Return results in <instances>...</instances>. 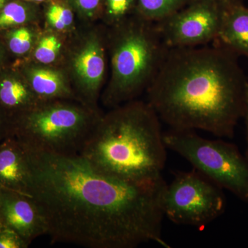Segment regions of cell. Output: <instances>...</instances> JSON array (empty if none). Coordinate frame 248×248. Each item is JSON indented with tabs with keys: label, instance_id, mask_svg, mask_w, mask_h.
<instances>
[{
	"label": "cell",
	"instance_id": "8",
	"mask_svg": "<svg viewBox=\"0 0 248 248\" xmlns=\"http://www.w3.org/2000/svg\"><path fill=\"white\" fill-rule=\"evenodd\" d=\"M223 8L206 0L191 1L155 25L169 49L208 45L217 40Z\"/></svg>",
	"mask_w": 248,
	"mask_h": 248
},
{
	"label": "cell",
	"instance_id": "6",
	"mask_svg": "<svg viewBox=\"0 0 248 248\" xmlns=\"http://www.w3.org/2000/svg\"><path fill=\"white\" fill-rule=\"evenodd\" d=\"M167 149L188 161L195 169L248 203V159L231 143L199 136L194 130L171 129L164 133Z\"/></svg>",
	"mask_w": 248,
	"mask_h": 248
},
{
	"label": "cell",
	"instance_id": "19",
	"mask_svg": "<svg viewBox=\"0 0 248 248\" xmlns=\"http://www.w3.org/2000/svg\"><path fill=\"white\" fill-rule=\"evenodd\" d=\"M106 15L111 22H122L132 12L138 14L137 0H103Z\"/></svg>",
	"mask_w": 248,
	"mask_h": 248
},
{
	"label": "cell",
	"instance_id": "21",
	"mask_svg": "<svg viewBox=\"0 0 248 248\" xmlns=\"http://www.w3.org/2000/svg\"><path fill=\"white\" fill-rule=\"evenodd\" d=\"M30 244L16 232L0 226V248H27Z\"/></svg>",
	"mask_w": 248,
	"mask_h": 248
},
{
	"label": "cell",
	"instance_id": "30",
	"mask_svg": "<svg viewBox=\"0 0 248 248\" xmlns=\"http://www.w3.org/2000/svg\"><path fill=\"white\" fill-rule=\"evenodd\" d=\"M0 226H1V224H0Z\"/></svg>",
	"mask_w": 248,
	"mask_h": 248
},
{
	"label": "cell",
	"instance_id": "24",
	"mask_svg": "<svg viewBox=\"0 0 248 248\" xmlns=\"http://www.w3.org/2000/svg\"><path fill=\"white\" fill-rule=\"evenodd\" d=\"M195 1V0H190V1ZM206 1L216 3V4L220 5V6L225 7V6H228V5L239 2V1H242V0H206ZM190 1H189V2H190Z\"/></svg>",
	"mask_w": 248,
	"mask_h": 248
},
{
	"label": "cell",
	"instance_id": "22",
	"mask_svg": "<svg viewBox=\"0 0 248 248\" xmlns=\"http://www.w3.org/2000/svg\"><path fill=\"white\" fill-rule=\"evenodd\" d=\"M81 14L92 17L99 11L103 0H69Z\"/></svg>",
	"mask_w": 248,
	"mask_h": 248
},
{
	"label": "cell",
	"instance_id": "23",
	"mask_svg": "<svg viewBox=\"0 0 248 248\" xmlns=\"http://www.w3.org/2000/svg\"><path fill=\"white\" fill-rule=\"evenodd\" d=\"M11 124L9 119L0 109V142L11 136Z\"/></svg>",
	"mask_w": 248,
	"mask_h": 248
},
{
	"label": "cell",
	"instance_id": "14",
	"mask_svg": "<svg viewBox=\"0 0 248 248\" xmlns=\"http://www.w3.org/2000/svg\"><path fill=\"white\" fill-rule=\"evenodd\" d=\"M25 74L28 84L36 98L49 100L68 97L71 94L66 81L60 72L31 67L25 70Z\"/></svg>",
	"mask_w": 248,
	"mask_h": 248
},
{
	"label": "cell",
	"instance_id": "4",
	"mask_svg": "<svg viewBox=\"0 0 248 248\" xmlns=\"http://www.w3.org/2000/svg\"><path fill=\"white\" fill-rule=\"evenodd\" d=\"M121 28L112 45V80L107 102L117 105L148 89L169 48L155 23L137 16L135 22Z\"/></svg>",
	"mask_w": 248,
	"mask_h": 248
},
{
	"label": "cell",
	"instance_id": "28",
	"mask_svg": "<svg viewBox=\"0 0 248 248\" xmlns=\"http://www.w3.org/2000/svg\"><path fill=\"white\" fill-rule=\"evenodd\" d=\"M27 1H31V2L32 3H40L42 2V1H46V0H27Z\"/></svg>",
	"mask_w": 248,
	"mask_h": 248
},
{
	"label": "cell",
	"instance_id": "18",
	"mask_svg": "<svg viewBox=\"0 0 248 248\" xmlns=\"http://www.w3.org/2000/svg\"><path fill=\"white\" fill-rule=\"evenodd\" d=\"M46 19L52 27L63 30L73 22V14L67 5L60 1H50L46 10Z\"/></svg>",
	"mask_w": 248,
	"mask_h": 248
},
{
	"label": "cell",
	"instance_id": "16",
	"mask_svg": "<svg viewBox=\"0 0 248 248\" xmlns=\"http://www.w3.org/2000/svg\"><path fill=\"white\" fill-rule=\"evenodd\" d=\"M31 1L11 0L0 11V31L20 27L29 22L33 14Z\"/></svg>",
	"mask_w": 248,
	"mask_h": 248
},
{
	"label": "cell",
	"instance_id": "5",
	"mask_svg": "<svg viewBox=\"0 0 248 248\" xmlns=\"http://www.w3.org/2000/svg\"><path fill=\"white\" fill-rule=\"evenodd\" d=\"M99 120L71 104H36L15 121L10 137L31 153L78 155Z\"/></svg>",
	"mask_w": 248,
	"mask_h": 248
},
{
	"label": "cell",
	"instance_id": "7",
	"mask_svg": "<svg viewBox=\"0 0 248 248\" xmlns=\"http://www.w3.org/2000/svg\"><path fill=\"white\" fill-rule=\"evenodd\" d=\"M225 208L221 187L196 169L177 173L165 189L164 217L176 224L202 228L221 216Z\"/></svg>",
	"mask_w": 248,
	"mask_h": 248
},
{
	"label": "cell",
	"instance_id": "9",
	"mask_svg": "<svg viewBox=\"0 0 248 248\" xmlns=\"http://www.w3.org/2000/svg\"><path fill=\"white\" fill-rule=\"evenodd\" d=\"M0 224L28 242L46 234L45 218L32 197L0 187Z\"/></svg>",
	"mask_w": 248,
	"mask_h": 248
},
{
	"label": "cell",
	"instance_id": "26",
	"mask_svg": "<svg viewBox=\"0 0 248 248\" xmlns=\"http://www.w3.org/2000/svg\"><path fill=\"white\" fill-rule=\"evenodd\" d=\"M4 51L3 50L2 47L0 45V73L1 72V66L3 64V62H4Z\"/></svg>",
	"mask_w": 248,
	"mask_h": 248
},
{
	"label": "cell",
	"instance_id": "12",
	"mask_svg": "<svg viewBox=\"0 0 248 248\" xmlns=\"http://www.w3.org/2000/svg\"><path fill=\"white\" fill-rule=\"evenodd\" d=\"M37 104V98L28 83L16 73H0V109L9 119L11 126L15 121Z\"/></svg>",
	"mask_w": 248,
	"mask_h": 248
},
{
	"label": "cell",
	"instance_id": "10",
	"mask_svg": "<svg viewBox=\"0 0 248 248\" xmlns=\"http://www.w3.org/2000/svg\"><path fill=\"white\" fill-rule=\"evenodd\" d=\"M31 182L29 152L16 139H5L0 142V187L31 197Z\"/></svg>",
	"mask_w": 248,
	"mask_h": 248
},
{
	"label": "cell",
	"instance_id": "29",
	"mask_svg": "<svg viewBox=\"0 0 248 248\" xmlns=\"http://www.w3.org/2000/svg\"></svg>",
	"mask_w": 248,
	"mask_h": 248
},
{
	"label": "cell",
	"instance_id": "1",
	"mask_svg": "<svg viewBox=\"0 0 248 248\" xmlns=\"http://www.w3.org/2000/svg\"><path fill=\"white\" fill-rule=\"evenodd\" d=\"M29 154L30 195L53 242L90 248L153 242L170 248L162 236V176L129 182L97 170L79 154Z\"/></svg>",
	"mask_w": 248,
	"mask_h": 248
},
{
	"label": "cell",
	"instance_id": "15",
	"mask_svg": "<svg viewBox=\"0 0 248 248\" xmlns=\"http://www.w3.org/2000/svg\"><path fill=\"white\" fill-rule=\"evenodd\" d=\"M138 15L150 22H157L182 9L190 0H137Z\"/></svg>",
	"mask_w": 248,
	"mask_h": 248
},
{
	"label": "cell",
	"instance_id": "11",
	"mask_svg": "<svg viewBox=\"0 0 248 248\" xmlns=\"http://www.w3.org/2000/svg\"><path fill=\"white\" fill-rule=\"evenodd\" d=\"M214 43L248 58V8L242 1L225 6Z\"/></svg>",
	"mask_w": 248,
	"mask_h": 248
},
{
	"label": "cell",
	"instance_id": "25",
	"mask_svg": "<svg viewBox=\"0 0 248 248\" xmlns=\"http://www.w3.org/2000/svg\"><path fill=\"white\" fill-rule=\"evenodd\" d=\"M244 117L245 118V120H246V131H247L248 147H247V153H246V157H247V159H248V87H247V97H246V110H245V114H244Z\"/></svg>",
	"mask_w": 248,
	"mask_h": 248
},
{
	"label": "cell",
	"instance_id": "2",
	"mask_svg": "<svg viewBox=\"0 0 248 248\" xmlns=\"http://www.w3.org/2000/svg\"><path fill=\"white\" fill-rule=\"evenodd\" d=\"M248 84L236 54L221 46L169 49L148 103L172 130L231 138L244 117Z\"/></svg>",
	"mask_w": 248,
	"mask_h": 248
},
{
	"label": "cell",
	"instance_id": "20",
	"mask_svg": "<svg viewBox=\"0 0 248 248\" xmlns=\"http://www.w3.org/2000/svg\"><path fill=\"white\" fill-rule=\"evenodd\" d=\"M61 43L55 36L49 35L40 40L35 50V58L37 61L45 64L52 63L56 60Z\"/></svg>",
	"mask_w": 248,
	"mask_h": 248
},
{
	"label": "cell",
	"instance_id": "13",
	"mask_svg": "<svg viewBox=\"0 0 248 248\" xmlns=\"http://www.w3.org/2000/svg\"><path fill=\"white\" fill-rule=\"evenodd\" d=\"M102 44L97 38L88 42L76 55L73 66L88 97L93 98L102 84L105 59Z\"/></svg>",
	"mask_w": 248,
	"mask_h": 248
},
{
	"label": "cell",
	"instance_id": "27",
	"mask_svg": "<svg viewBox=\"0 0 248 248\" xmlns=\"http://www.w3.org/2000/svg\"><path fill=\"white\" fill-rule=\"evenodd\" d=\"M10 1H11V0H0V11H1L5 5L7 4Z\"/></svg>",
	"mask_w": 248,
	"mask_h": 248
},
{
	"label": "cell",
	"instance_id": "3",
	"mask_svg": "<svg viewBox=\"0 0 248 248\" xmlns=\"http://www.w3.org/2000/svg\"><path fill=\"white\" fill-rule=\"evenodd\" d=\"M159 116L132 102L100 119L79 154L97 170L133 182L161 177L167 159Z\"/></svg>",
	"mask_w": 248,
	"mask_h": 248
},
{
	"label": "cell",
	"instance_id": "17",
	"mask_svg": "<svg viewBox=\"0 0 248 248\" xmlns=\"http://www.w3.org/2000/svg\"><path fill=\"white\" fill-rule=\"evenodd\" d=\"M6 31L5 37L10 52L21 56L30 51L33 42V35L29 28L20 26Z\"/></svg>",
	"mask_w": 248,
	"mask_h": 248
}]
</instances>
